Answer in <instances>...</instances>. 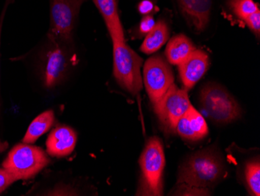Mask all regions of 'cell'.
Here are the masks:
<instances>
[{
	"label": "cell",
	"mask_w": 260,
	"mask_h": 196,
	"mask_svg": "<svg viewBox=\"0 0 260 196\" xmlns=\"http://www.w3.org/2000/svg\"><path fill=\"white\" fill-rule=\"evenodd\" d=\"M221 156L213 149L197 152L188 157L179 169L177 184L209 188L224 176Z\"/></svg>",
	"instance_id": "cell-1"
},
{
	"label": "cell",
	"mask_w": 260,
	"mask_h": 196,
	"mask_svg": "<svg viewBox=\"0 0 260 196\" xmlns=\"http://www.w3.org/2000/svg\"><path fill=\"white\" fill-rule=\"evenodd\" d=\"M245 180L247 186L252 195H260V163L259 160H252L245 166Z\"/></svg>",
	"instance_id": "cell-18"
},
{
	"label": "cell",
	"mask_w": 260,
	"mask_h": 196,
	"mask_svg": "<svg viewBox=\"0 0 260 196\" xmlns=\"http://www.w3.org/2000/svg\"><path fill=\"white\" fill-rule=\"evenodd\" d=\"M156 21L153 18V16L146 15L142 18L141 21L139 26V31L142 35L147 36L149 32L153 30V27H155Z\"/></svg>",
	"instance_id": "cell-22"
},
{
	"label": "cell",
	"mask_w": 260,
	"mask_h": 196,
	"mask_svg": "<svg viewBox=\"0 0 260 196\" xmlns=\"http://www.w3.org/2000/svg\"><path fill=\"white\" fill-rule=\"evenodd\" d=\"M17 181L11 174L8 172L7 170L0 169V193L3 192L4 190L7 189L10 184Z\"/></svg>",
	"instance_id": "cell-23"
},
{
	"label": "cell",
	"mask_w": 260,
	"mask_h": 196,
	"mask_svg": "<svg viewBox=\"0 0 260 196\" xmlns=\"http://www.w3.org/2000/svg\"><path fill=\"white\" fill-rule=\"evenodd\" d=\"M77 134L67 126H58L48 137L47 152L55 157H65L74 152L77 144Z\"/></svg>",
	"instance_id": "cell-13"
},
{
	"label": "cell",
	"mask_w": 260,
	"mask_h": 196,
	"mask_svg": "<svg viewBox=\"0 0 260 196\" xmlns=\"http://www.w3.org/2000/svg\"><path fill=\"white\" fill-rule=\"evenodd\" d=\"M169 37V27L165 20L156 22L155 27L149 32L142 44L140 50L146 54H151L160 49Z\"/></svg>",
	"instance_id": "cell-16"
},
{
	"label": "cell",
	"mask_w": 260,
	"mask_h": 196,
	"mask_svg": "<svg viewBox=\"0 0 260 196\" xmlns=\"http://www.w3.org/2000/svg\"><path fill=\"white\" fill-rule=\"evenodd\" d=\"M12 0H6L5 5L3 9L2 14L0 16V46H1V36H2L3 24H4V17L7 13V8L11 3Z\"/></svg>",
	"instance_id": "cell-25"
},
{
	"label": "cell",
	"mask_w": 260,
	"mask_h": 196,
	"mask_svg": "<svg viewBox=\"0 0 260 196\" xmlns=\"http://www.w3.org/2000/svg\"><path fill=\"white\" fill-rule=\"evenodd\" d=\"M175 133L186 141L197 142L208 134V126L202 114L191 106L177 123Z\"/></svg>",
	"instance_id": "cell-12"
},
{
	"label": "cell",
	"mask_w": 260,
	"mask_h": 196,
	"mask_svg": "<svg viewBox=\"0 0 260 196\" xmlns=\"http://www.w3.org/2000/svg\"><path fill=\"white\" fill-rule=\"evenodd\" d=\"M182 18L196 33H202L208 27L218 0H173Z\"/></svg>",
	"instance_id": "cell-10"
},
{
	"label": "cell",
	"mask_w": 260,
	"mask_h": 196,
	"mask_svg": "<svg viewBox=\"0 0 260 196\" xmlns=\"http://www.w3.org/2000/svg\"><path fill=\"white\" fill-rule=\"evenodd\" d=\"M195 49L190 39L184 35H178L169 41L165 54L170 64L179 65Z\"/></svg>",
	"instance_id": "cell-15"
},
{
	"label": "cell",
	"mask_w": 260,
	"mask_h": 196,
	"mask_svg": "<svg viewBox=\"0 0 260 196\" xmlns=\"http://www.w3.org/2000/svg\"><path fill=\"white\" fill-rule=\"evenodd\" d=\"M105 20L112 41L125 42L117 0H93Z\"/></svg>",
	"instance_id": "cell-14"
},
{
	"label": "cell",
	"mask_w": 260,
	"mask_h": 196,
	"mask_svg": "<svg viewBox=\"0 0 260 196\" xmlns=\"http://www.w3.org/2000/svg\"><path fill=\"white\" fill-rule=\"evenodd\" d=\"M229 7L235 15L243 20L259 10L253 0H230Z\"/></svg>",
	"instance_id": "cell-19"
},
{
	"label": "cell",
	"mask_w": 260,
	"mask_h": 196,
	"mask_svg": "<svg viewBox=\"0 0 260 196\" xmlns=\"http://www.w3.org/2000/svg\"><path fill=\"white\" fill-rule=\"evenodd\" d=\"M200 102L207 117L217 124H230L242 115L237 100L225 88L217 83H207L202 88Z\"/></svg>",
	"instance_id": "cell-5"
},
{
	"label": "cell",
	"mask_w": 260,
	"mask_h": 196,
	"mask_svg": "<svg viewBox=\"0 0 260 196\" xmlns=\"http://www.w3.org/2000/svg\"><path fill=\"white\" fill-rule=\"evenodd\" d=\"M137 9L139 13L142 15H150L155 9V5L151 0H142L141 2L138 4Z\"/></svg>",
	"instance_id": "cell-24"
},
{
	"label": "cell",
	"mask_w": 260,
	"mask_h": 196,
	"mask_svg": "<svg viewBox=\"0 0 260 196\" xmlns=\"http://www.w3.org/2000/svg\"><path fill=\"white\" fill-rule=\"evenodd\" d=\"M49 162L50 160L43 149L22 143L11 149L3 166L18 181L33 178Z\"/></svg>",
	"instance_id": "cell-6"
},
{
	"label": "cell",
	"mask_w": 260,
	"mask_h": 196,
	"mask_svg": "<svg viewBox=\"0 0 260 196\" xmlns=\"http://www.w3.org/2000/svg\"><path fill=\"white\" fill-rule=\"evenodd\" d=\"M176 189L172 191V195H210L209 188H198L185 184H177Z\"/></svg>",
	"instance_id": "cell-20"
},
{
	"label": "cell",
	"mask_w": 260,
	"mask_h": 196,
	"mask_svg": "<svg viewBox=\"0 0 260 196\" xmlns=\"http://www.w3.org/2000/svg\"><path fill=\"white\" fill-rule=\"evenodd\" d=\"M191 106L187 90L179 89L175 84L153 104L156 115L165 131L175 133L177 123Z\"/></svg>",
	"instance_id": "cell-8"
},
{
	"label": "cell",
	"mask_w": 260,
	"mask_h": 196,
	"mask_svg": "<svg viewBox=\"0 0 260 196\" xmlns=\"http://www.w3.org/2000/svg\"><path fill=\"white\" fill-rule=\"evenodd\" d=\"M84 1L85 0H50L49 40L73 39L76 23Z\"/></svg>",
	"instance_id": "cell-7"
},
{
	"label": "cell",
	"mask_w": 260,
	"mask_h": 196,
	"mask_svg": "<svg viewBox=\"0 0 260 196\" xmlns=\"http://www.w3.org/2000/svg\"><path fill=\"white\" fill-rule=\"evenodd\" d=\"M144 84L153 105L174 84L172 68L161 55H153L146 61L144 67Z\"/></svg>",
	"instance_id": "cell-9"
},
{
	"label": "cell",
	"mask_w": 260,
	"mask_h": 196,
	"mask_svg": "<svg viewBox=\"0 0 260 196\" xmlns=\"http://www.w3.org/2000/svg\"><path fill=\"white\" fill-rule=\"evenodd\" d=\"M7 147H8V143H3V142L0 141V153L5 151Z\"/></svg>",
	"instance_id": "cell-26"
},
{
	"label": "cell",
	"mask_w": 260,
	"mask_h": 196,
	"mask_svg": "<svg viewBox=\"0 0 260 196\" xmlns=\"http://www.w3.org/2000/svg\"><path fill=\"white\" fill-rule=\"evenodd\" d=\"M113 74L122 89L135 96L143 89V59L122 41H112Z\"/></svg>",
	"instance_id": "cell-4"
},
{
	"label": "cell",
	"mask_w": 260,
	"mask_h": 196,
	"mask_svg": "<svg viewBox=\"0 0 260 196\" xmlns=\"http://www.w3.org/2000/svg\"><path fill=\"white\" fill-rule=\"evenodd\" d=\"M55 122V115L52 110H47L35 118L29 126L23 137V143L34 144L41 136L49 131Z\"/></svg>",
	"instance_id": "cell-17"
},
{
	"label": "cell",
	"mask_w": 260,
	"mask_h": 196,
	"mask_svg": "<svg viewBox=\"0 0 260 196\" xmlns=\"http://www.w3.org/2000/svg\"><path fill=\"white\" fill-rule=\"evenodd\" d=\"M210 64L208 55L200 49H195L185 61L179 64L181 80L185 90H189L207 72Z\"/></svg>",
	"instance_id": "cell-11"
},
{
	"label": "cell",
	"mask_w": 260,
	"mask_h": 196,
	"mask_svg": "<svg viewBox=\"0 0 260 196\" xmlns=\"http://www.w3.org/2000/svg\"><path fill=\"white\" fill-rule=\"evenodd\" d=\"M76 57L73 39L49 40V45L40 58L41 79L43 86L52 89L60 85L75 65Z\"/></svg>",
	"instance_id": "cell-2"
},
{
	"label": "cell",
	"mask_w": 260,
	"mask_h": 196,
	"mask_svg": "<svg viewBox=\"0 0 260 196\" xmlns=\"http://www.w3.org/2000/svg\"><path fill=\"white\" fill-rule=\"evenodd\" d=\"M141 183L138 194L160 196L163 194V172L165 156L163 143L158 137L147 142L140 158Z\"/></svg>",
	"instance_id": "cell-3"
},
{
	"label": "cell",
	"mask_w": 260,
	"mask_h": 196,
	"mask_svg": "<svg viewBox=\"0 0 260 196\" xmlns=\"http://www.w3.org/2000/svg\"><path fill=\"white\" fill-rule=\"evenodd\" d=\"M244 21L246 23L251 31L259 37L260 34V10L249 15Z\"/></svg>",
	"instance_id": "cell-21"
}]
</instances>
